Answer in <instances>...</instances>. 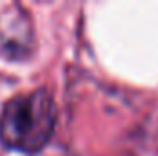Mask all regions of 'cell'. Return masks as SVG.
<instances>
[{
    "mask_svg": "<svg viewBox=\"0 0 158 156\" xmlns=\"http://www.w3.org/2000/svg\"><path fill=\"white\" fill-rule=\"evenodd\" d=\"M57 105L46 86L15 94L0 109V145L20 154L40 153L53 136Z\"/></svg>",
    "mask_w": 158,
    "mask_h": 156,
    "instance_id": "cell-1",
    "label": "cell"
}]
</instances>
